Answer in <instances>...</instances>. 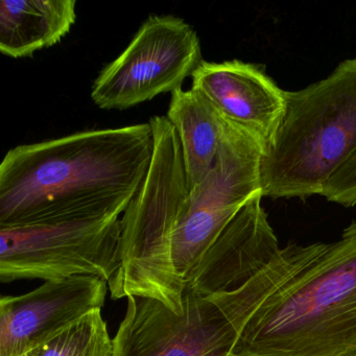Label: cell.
Here are the masks:
<instances>
[{"label": "cell", "mask_w": 356, "mask_h": 356, "mask_svg": "<svg viewBox=\"0 0 356 356\" xmlns=\"http://www.w3.org/2000/svg\"><path fill=\"white\" fill-rule=\"evenodd\" d=\"M108 282L78 275L0 299V356H22L103 307Z\"/></svg>", "instance_id": "9c48e42d"}, {"label": "cell", "mask_w": 356, "mask_h": 356, "mask_svg": "<svg viewBox=\"0 0 356 356\" xmlns=\"http://www.w3.org/2000/svg\"><path fill=\"white\" fill-rule=\"evenodd\" d=\"M321 195L343 207L356 205V153L331 177Z\"/></svg>", "instance_id": "9a60e30c"}, {"label": "cell", "mask_w": 356, "mask_h": 356, "mask_svg": "<svg viewBox=\"0 0 356 356\" xmlns=\"http://www.w3.org/2000/svg\"><path fill=\"white\" fill-rule=\"evenodd\" d=\"M202 62L191 24L176 16L152 15L124 53L99 72L91 99L101 109H129L182 88Z\"/></svg>", "instance_id": "ba28073f"}, {"label": "cell", "mask_w": 356, "mask_h": 356, "mask_svg": "<svg viewBox=\"0 0 356 356\" xmlns=\"http://www.w3.org/2000/svg\"><path fill=\"white\" fill-rule=\"evenodd\" d=\"M154 153L149 172L122 216L120 266L108 282L113 300L141 297L188 195L180 141L166 116L149 120Z\"/></svg>", "instance_id": "8992f818"}, {"label": "cell", "mask_w": 356, "mask_h": 356, "mask_svg": "<svg viewBox=\"0 0 356 356\" xmlns=\"http://www.w3.org/2000/svg\"><path fill=\"white\" fill-rule=\"evenodd\" d=\"M22 356H26V354H24V355H22Z\"/></svg>", "instance_id": "2e32d148"}, {"label": "cell", "mask_w": 356, "mask_h": 356, "mask_svg": "<svg viewBox=\"0 0 356 356\" xmlns=\"http://www.w3.org/2000/svg\"><path fill=\"white\" fill-rule=\"evenodd\" d=\"M235 356H356V220L253 314Z\"/></svg>", "instance_id": "7a4b0ae2"}, {"label": "cell", "mask_w": 356, "mask_h": 356, "mask_svg": "<svg viewBox=\"0 0 356 356\" xmlns=\"http://www.w3.org/2000/svg\"><path fill=\"white\" fill-rule=\"evenodd\" d=\"M264 154L253 137L224 120L216 161L203 182L189 189L143 297L182 312L185 287L208 250L251 197L262 193Z\"/></svg>", "instance_id": "277c9868"}, {"label": "cell", "mask_w": 356, "mask_h": 356, "mask_svg": "<svg viewBox=\"0 0 356 356\" xmlns=\"http://www.w3.org/2000/svg\"><path fill=\"white\" fill-rule=\"evenodd\" d=\"M191 79V89L201 93L222 120L253 137L266 153L284 113L285 91L264 68L239 60L203 61Z\"/></svg>", "instance_id": "30bf717a"}, {"label": "cell", "mask_w": 356, "mask_h": 356, "mask_svg": "<svg viewBox=\"0 0 356 356\" xmlns=\"http://www.w3.org/2000/svg\"><path fill=\"white\" fill-rule=\"evenodd\" d=\"M113 339L99 308L26 356H113Z\"/></svg>", "instance_id": "5bb4252c"}, {"label": "cell", "mask_w": 356, "mask_h": 356, "mask_svg": "<svg viewBox=\"0 0 356 356\" xmlns=\"http://www.w3.org/2000/svg\"><path fill=\"white\" fill-rule=\"evenodd\" d=\"M122 216L0 228V280L78 275L109 282L120 266Z\"/></svg>", "instance_id": "52a82bcc"}, {"label": "cell", "mask_w": 356, "mask_h": 356, "mask_svg": "<svg viewBox=\"0 0 356 356\" xmlns=\"http://www.w3.org/2000/svg\"><path fill=\"white\" fill-rule=\"evenodd\" d=\"M356 153V58L324 80L285 91L278 130L261 160L264 197L321 195L331 177Z\"/></svg>", "instance_id": "3957f363"}, {"label": "cell", "mask_w": 356, "mask_h": 356, "mask_svg": "<svg viewBox=\"0 0 356 356\" xmlns=\"http://www.w3.org/2000/svg\"><path fill=\"white\" fill-rule=\"evenodd\" d=\"M153 153L149 122L18 145L0 164V228L122 216Z\"/></svg>", "instance_id": "6da1fadb"}, {"label": "cell", "mask_w": 356, "mask_h": 356, "mask_svg": "<svg viewBox=\"0 0 356 356\" xmlns=\"http://www.w3.org/2000/svg\"><path fill=\"white\" fill-rule=\"evenodd\" d=\"M76 7V0L0 1V51L20 59L53 47L72 30Z\"/></svg>", "instance_id": "7c38bea8"}, {"label": "cell", "mask_w": 356, "mask_h": 356, "mask_svg": "<svg viewBox=\"0 0 356 356\" xmlns=\"http://www.w3.org/2000/svg\"><path fill=\"white\" fill-rule=\"evenodd\" d=\"M266 298L257 276L233 291H185L181 314L157 300L131 296L113 356H235L243 329Z\"/></svg>", "instance_id": "5b68a950"}, {"label": "cell", "mask_w": 356, "mask_h": 356, "mask_svg": "<svg viewBox=\"0 0 356 356\" xmlns=\"http://www.w3.org/2000/svg\"><path fill=\"white\" fill-rule=\"evenodd\" d=\"M168 120L176 130L189 189L209 174L222 140L224 120L211 104L193 89L172 93Z\"/></svg>", "instance_id": "4fadbf2b"}, {"label": "cell", "mask_w": 356, "mask_h": 356, "mask_svg": "<svg viewBox=\"0 0 356 356\" xmlns=\"http://www.w3.org/2000/svg\"><path fill=\"white\" fill-rule=\"evenodd\" d=\"M262 197L264 193H256L227 225L185 291L212 295L238 289L279 253L281 247L262 207Z\"/></svg>", "instance_id": "8fae6325"}]
</instances>
